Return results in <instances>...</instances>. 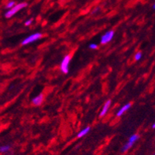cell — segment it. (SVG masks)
Masks as SVG:
<instances>
[{
	"mask_svg": "<svg viewBox=\"0 0 155 155\" xmlns=\"http://www.w3.org/2000/svg\"><path fill=\"white\" fill-rule=\"evenodd\" d=\"M27 4L26 2H21V3L15 5L12 9L8 10V11L5 13V16H6V18H8V19L13 17L16 13H18L20 10H21V9L25 8V7H27Z\"/></svg>",
	"mask_w": 155,
	"mask_h": 155,
	"instance_id": "cell-1",
	"label": "cell"
},
{
	"mask_svg": "<svg viewBox=\"0 0 155 155\" xmlns=\"http://www.w3.org/2000/svg\"><path fill=\"white\" fill-rule=\"evenodd\" d=\"M70 61H71V56L67 55L64 56L63 60L61 61V70L65 74L68 73Z\"/></svg>",
	"mask_w": 155,
	"mask_h": 155,
	"instance_id": "cell-2",
	"label": "cell"
},
{
	"mask_svg": "<svg viewBox=\"0 0 155 155\" xmlns=\"http://www.w3.org/2000/svg\"><path fill=\"white\" fill-rule=\"evenodd\" d=\"M41 37H42V34L40 33H33L30 35V36H28V37L26 38L24 40H23L22 45H27L30 44V43H32L33 42H36L37 40H40Z\"/></svg>",
	"mask_w": 155,
	"mask_h": 155,
	"instance_id": "cell-3",
	"label": "cell"
},
{
	"mask_svg": "<svg viewBox=\"0 0 155 155\" xmlns=\"http://www.w3.org/2000/svg\"><path fill=\"white\" fill-rule=\"evenodd\" d=\"M114 31L113 30H110V31L106 32L104 35H102L101 37V43L102 44H106L108 42H109L111 40H113V36H114Z\"/></svg>",
	"mask_w": 155,
	"mask_h": 155,
	"instance_id": "cell-4",
	"label": "cell"
},
{
	"mask_svg": "<svg viewBox=\"0 0 155 155\" xmlns=\"http://www.w3.org/2000/svg\"><path fill=\"white\" fill-rule=\"evenodd\" d=\"M110 106H111V100H107L106 102V104H104L103 107H102V111H101V113H100L99 117H103V116L106 115L107 112H108V109H109Z\"/></svg>",
	"mask_w": 155,
	"mask_h": 155,
	"instance_id": "cell-5",
	"label": "cell"
},
{
	"mask_svg": "<svg viewBox=\"0 0 155 155\" xmlns=\"http://www.w3.org/2000/svg\"><path fill=\"white\" fill-rule=\"evenodd\" d=\"M43 100H44V96H43V94H39V95L37 96L36 97H34L32 100V103L34 105H36V106H39V105L42 104Z\"/></svg>",
	"mask_w": 155,
	"mask_h": 155,
	"instance_id": "cell-6",
	"label": "cell"
},
{
	"mask_svg": "<svg viewBox=\"0 0 155 155\" xmlns=\"http://www.w3.org/2000/svg\"><path fill=\"white\" fill-rule=\"evenodd\" d=\"M130 106H131L130 103H129V104H126V105H124L122 108L120 109V111H118L117 113H116V116H117V117H120V116H122L126 111H128L129 109L130 108Z\"/></svg>",
	"mask_w": 155,
	"mask_h": 155,
	"instance_id": "cell-7",
	"label": "cell"
},
{
	"mask_svg": "<svg viewBox=\"0 0 155 155\" xmlns=\"http://www.w3.org/2000/svg\"><path fill=\"white\" fill-rule=\"evenodd\" d=\"M89 131H90V127H85V128L83 129L82 131H81L79 133H78V138H82V137H84L85 135H86L87 133H89Z\"/></svg>",
	"mask_w": 155,
	"mask_h": 155,
	"instance_id": "cell-8",
	"label": "cell"
},
{
	"mask_svg": "<svg viewBox=\"0 0 155 155\" xmlns=\"http://www.w3.org/2000/svg\"><path fill=\"white\" fill-rule=\"evenodd\" d=\"M133 144H134V143H133V142L129 141V140H128V142H127V143H126V144H125V145H124L123 147V148H122V151H123V152H125V151H128L129 149L131 147L133 146Z\"/></svg>",
	"mask_w": 155,
	"mask_h": 155,
	"instance_id": "cell-9",
	"label": "cell"
},
{
	"mask_svg": "<svg viewBox=\"0 0 155 155\" xmlns=\"http://www.w3.org/2000/svg\"><path fill=\"white\" fill-rule=\"evenodd\" d=\"M9 149H10V146H9V145L1 146L0 147V152H2V153H6V152L9 151Z\"/></svg>",
	"mask_w": 155,
	"mask_h": 155,
	"instance_id": "cell-10",
	"label": "cell"
},
{
	"mask_svg": "<svg viewBox=\"0 0 155 155\" xmlns=\"http://www.w3.org/2000/svg\"><path fill=\"white\" fill-rule=\"evenodd\" d=\"M140 136L138 135V134H133V135H132L130 138V139H129V141L130 142H133V143H135L137 140L138 139H139Z\"/></svg>",
	"mask_w": 155,
	"mask_h": 155,
	"instance_id": "cell-11",
	"label": "cell"
},
{
	"mask_svg": "<svg viewBox=\"0 0 155 155\" xmlns=\"http://www.w3.org/2000/svg\"><path fill=\"white\" fill-rule=\"evenodd\" d=\"M15 4H16V2H14V1H10V2H8V3L6 4V9H12V8L15 6Z\"/></svg>",
	"mask_w": 155,
	"mask_h": 155,
	"instance_id": "cell-12",
	"label": "cell"
},
{
	"mask_svg": "<svg viewBox=\"0 0 155 155\" xmlns=\"http://www.w3.org/2000/svg\"><path fill=\"white\" fill-rule=\"evenodd\" d=\"M141 57H142L141 52H138V53L135 55V60H137H137H140V59H141Z\"/></svg>",
	"mask_w": 155,
	"mask_h": 155,
	"instance_id": "cell-13",
	"label": "cell"
},
{
	"mask_svg": "<svg viewBox=\"0 0 155 155\" xmlns=\"http://www.w3.org/2000/svg\"><path fill=\"white\" fill-rule=\"evenodd\" d=\"M89 48L92 49H98V45L95 44V43H92V44L89 45Z\"/></svg>",
	"mask_w": 155,
	"mask_h": 155,
	"instance_id": "cell-14",
	"label": "cell"
},
{
	"mask_svg": "<svg viewBox=\"0 0 155 155\" xmlns=\"http://www.w3.org/2000/svg\"><path fill=\"white\" fill-rule=\"evenodd\" d=\"M32 22H33V19L27 20V21H26V22H25V26H29L30 25H31Z\"/></svg>",
	"mask_w": 155,
	"mask_h": 155,
	"instance_id": "cell-15",
	"label": "cell"
},
{
	"mask_svg": "<svg viewBox=\"0 0 155 155\" xmlns=\"http://www.w3.org/2000/svg\"><path fill=\"white\" fill-rule=\"evenodd\" d=\"M99 8H96V9H94V11H93L92 13V14H95V13H96V12H98V10H99Z\"/></svg>",
	"mask_w": 155,
	"mask_h": 155,
	"instance_id": "cell-16",
	"label": "cell"
},
{
	"mask_svg": "<svg viewBox=\"0 0 155 155\" xmlns=\"http://www.w3.org/2000/svg\"><path fill=\"white\" fill-rule=\"evenodd\" d=\"M152 128H154V129L155 128V123L153 124V125H152Z\"/></svg>",
	"mask_w": 155,
	"mask_h": 155,
	"instance_id": "cell-17",
	"label": "cell"
},
{
	"mask_svg": "<svg viewBox=\"0 0 155 155\" xmlns=\"http://www.w3.org/2000/svg\"><path fill=\"white\" fill-rule=\"evenodd\" d=\"M154 9H155V3H154Z\"/></svg>",
	"mask_w": 155,
	"mask_h": 155,
	"instance_id": "cell-18",
	"label": "cell"
},
{
	"mask_svg": "<svg viewBox=\"0 0 155 155\" xmlns=\"http://www.w3.org/2000/svg\"><path fill=\"white\" fill-rule=\"evenodd\" d=\"M154 155H155V154H154Z\"/></svg>",
	"mask_w": 155,
	"mask_h": 155,
	"instance_id": "cell-19",
	"label": "cell"
}]
</instances>
